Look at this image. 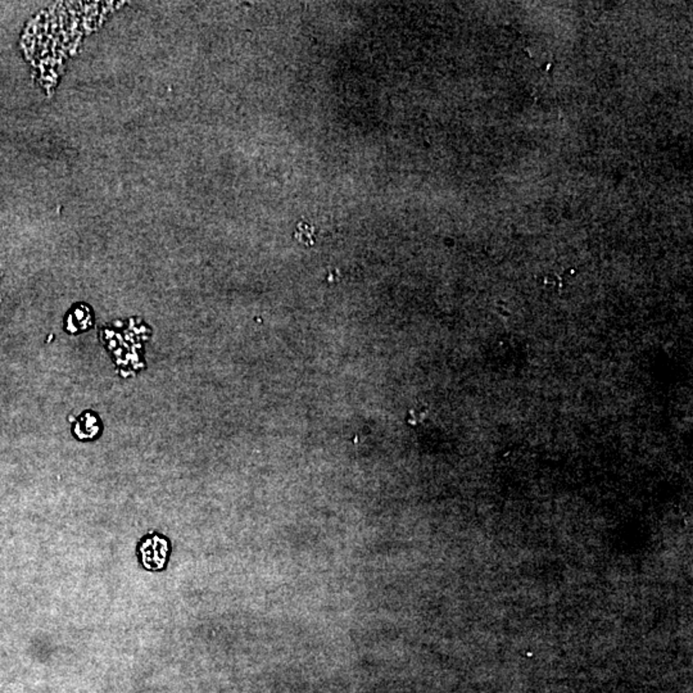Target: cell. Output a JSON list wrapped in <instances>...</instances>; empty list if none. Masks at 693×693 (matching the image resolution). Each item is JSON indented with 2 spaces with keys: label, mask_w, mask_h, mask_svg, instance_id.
<instances>
[{
  "label": "cell",
  "mask_w": 693,
  "mask_h": 693,
  "mask_svg": "<svg viewBox=\"0 0 693 693\" xmlns=\"http://www.w3.org/2000/svg\"><path fill=\"white\" fill-rule=\"evenodd\" d=\"M140 552L146 569L161 570L165 566L168 556V542L162 537L154 535L143 543Z\"/></svg>",
  "instance_id": "6da1fadb"
}]
</instances>
